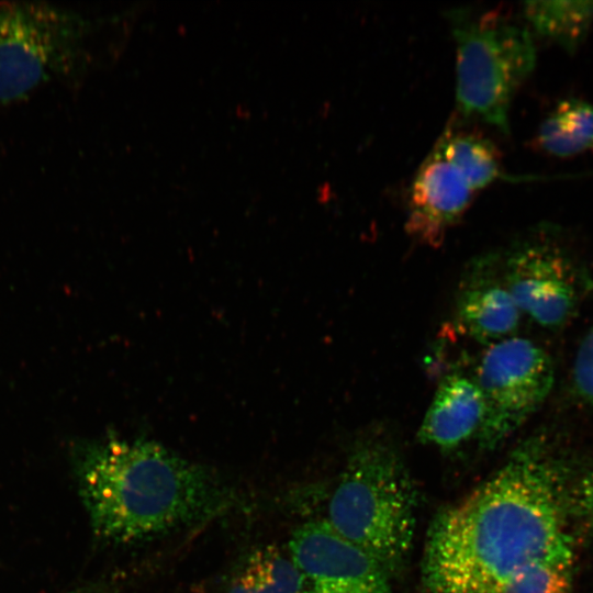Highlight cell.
I'll use <instances>...</instances> for the list:
<instances>
[{
  "label": "cell",
  "instance_id": "cell-1",
  "mask_svg": "<svg viewBox=\"0 0 593 593\" xmlns=\"http://www.w3.org/2000/svg\"><path fill=\"white\" fill-rule=\"evenodd\" d=\"M564 474L547 436L516 446L495 472L433 518L423 593H495L529 564L573 562Z\"/></svg>",
  "mask_w": 593,
  "mask_h": 593
},
{
  "label": "cell",
  "instance_id": "cell-2",
  "mask_svg": "<svg viewBox=\"0 0 593 593\" xmlns=\"http://www.w3.org/2000/svg\"><path fill=\"white\" fill-rule=\"evenodd\" d=\"M74 466L92 530L109 544L149 541L209 521L232 503L211 469L149 439L81 444Z\"/></svg>",
  "mask_w": 593,
  "mask_h": 593
},
{
  "label": "cell",
  "instance_id": "cell-3",
  "mask_svg": "<svg viewBox=\"0 0 593 593\" xmlns=\"http://www.w3.org/2000/svg\"><path fill=\"white\" fill-rule=\"evenodd\" d=\"M417 493L394 446L366 437L351 448L328 502V525L391 575L410 555L416 524Z\"/></svg>",
  "mask_w": 593,
  "mask_h": 593
},
{
  "label": "cell",
  "instance_id": "cell-4",
  "mask_svg": "<svg viewBox=\"0 0 593 593\" xmlns=\"http://www.w3.org/2000/svg\"><path fill=\"white\" fill-rule=\"evenodd\" d=\"M448 18L456 42L457 111L508 133L514 94L536 65L532 33L493 12L456 8Z\"/></svg>",
  "mask_w": 593,
  "mask_h": 593
},
{
  "label": "cell",
  "instance_id": "cell-5",
  "mask_svg": "<svg viewBox=\"0 0 593 593\" xmlns=\"http://www.w3.org/2000/svg\"><path fill=\"white\" fill-rule=\"evenodd\" d=\"M87 23L42 2H0V104L25 99L81 61Z\"/></svg>",
  "mask_w": 593,
  "mask_h": 593
},
{
  "label": "cell",
  "instance_id": "cell-6",
  "mask_svg": "<svg viewBox=\"0 0 593 593\" xmlns=\"http://www.w3.org/2000/svg\"><path fill=\"white\" fill-rule=\"evenodd\" d=\"M471 377L484 401L478 446L493 449L544 404L553 385L555 370L540 346L511 336L485 346Z\"/></svg>",
  "mask_w": 593,
  "mask_h": 593
},
{
  "label": "cell",
  "instance_id": "cell-7",
  "mask_svg": "<svg viewBox=\"0 0 593 593\" xmlns=\"http://www.w3.org/2000/svg\"><path fill=\"white\" fill-rule=\"evenodd\" d=\"M501 269L522 314L551 329L571 316L579 300L578 270L567 249L547 230L512 246Z\"/></svg>",
  "mask_w": 593,
  "mask_h": 593
},
{
  "label": "cell",
  "instance_id": "cell-8",
  "mask_svg": "<svg viewBox=\"0 0 593 593\" xmlns=\"http://www.w3.org/2000/svg\"><path fill=\"white\" fill-rule=\"evenodd\" d=\"M289 548L305 579L306 593H393L384 568L325 519L298 527Z\"/></svg>",
  "mask_w": 593,
  "mask_h": 593
},
{
  "label": "cell",
  "instance_id": "cell-9",
  "mask_svg": "<svg viewBox=\"0 0 593 593\" xmlns=\"http://www.w3.org/2000/svg\"><path fill=\"white\" fill-rule=\"evenodd\" d=\"M473 191L436 144L411 186L405 230L416 242L438 247L465 213Z\"/></svg>",
  "mask_w": 593,
  "mask_h": 593
},
{
  "label": "cell",
  "instance_id": "cell-10",
  "mask_svg": "<svg viewBox=\"0 0 593 593\" xmlns=\"http://www.w3.org/2000/svg\"><path fill=\"white\" fill-rule=\"evenodd\" d=\"M497 257L474 260L461 281L456 300V325L462 334L489 346L513 336L522 312L497 275Z\"/></svg>",
  "mask_w": 593,
  "mask_h": 593
},
{
  "label": "cell",
  "instance_id": "cell-11",
  "mask_svg": "<svg viewBox=\"0 0 593 593\" xmlns=\"http://www.w3.org/2000/svg\"><path fill=\"white\" fill-rule=\"evenodd\" d=\"M484 417V401L472 377L446 374L435 391L419 426L418 439L443 451L477 440Z\"/></svg>",
  "mask_w": 593,
  "mask_h": 593
},
{
  "label": "cell",
  "instance_id": "cell-12",
  "mask_svg": "<svg viewBox=\"0 0 593 593\" xmlns=\"http://www.w3.org/2000/svg\"><path fill=\"white\" fill-rule=\"evenodd\" d=\"M529 32L573 54L593 26V1H526L522 8Z\"/></svg>",
  "mask_w": 593,
  "mask_h": 593
},
{
  "label": "cell",
  "instance_id": "cell-13",
  "mask_svg": "<svg viewBox=\"0 0 593 593\" xmlns=\"http://www.w3.org/2000/svg\"><path fill=\"white\" fill-rule=\"evenodd\" d=\"M538 143L561 158L593 149V104L578 98L561 100L541 122Z\"/></svg>",
  "mask_w": 593,
  "mask_h": 593
},
{
  "label": "cell",
  "instance_id": "cell-14",
  "mask_svg": "<svg viewBox=\"0 0 593 593\" xmlns=\"http://www.w3.org/2000/svg\"><path fill=\"white\" fill-rule=\"evenodd\" d=\"M437 145L473 192L503 176L494 144L480 134L449 127Z\"/></svg>",
  "mask_w": 593,
  "mask_h": 593
},
{
  "label": "cell",
  "instance_id": "cell-15",
  "mask_svg": "<svg viewBox=\"0 0 593 593\" xmlns=\"http://www.w3.org/2000/svg\"><path fill=\"white\" fill-rule=\"evenodd\" d=\"M228 593H306V583L292 559L269 546L248 558Z\"/></svg>",
  "mask_w": 593,
  "mask_h": 593
},
{
  "label": "cell",
  "instance_id": "cell-16",
  "mask_svg": "<svg viewBox=\"0 0 593 593\" xmlns=\"http://www.w3.org/2000/svg\"><path fill=\"white\" fill-rule=\"evenodd\" d=\"M572 385L577 395L593 406V327L577 349L572 366Z\"/></svg>",
  "mask_w": 593,
  "mask_h": 593
},
{
  "label": "cell",
  "instance_id": "cell-17",
  "mask_svg": "<svg viewBox=\"0 0 593 593\" xmlns=\"http://www.w3.org/2000/svg\"><path fill=\"white\" fill-rule=\"evenodd\" d=\"M578 489V502L581 512L593 524V467L581 478Z\"/></svg>",
  "mask_w": 593,
  "mask_h": 593
}]
</instances>
